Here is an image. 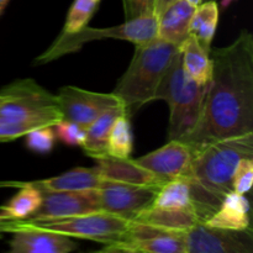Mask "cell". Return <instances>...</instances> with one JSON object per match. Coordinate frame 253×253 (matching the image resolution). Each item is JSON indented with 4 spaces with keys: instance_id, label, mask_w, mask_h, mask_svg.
Instances as JSON below:
<instances>
[{
    "instance_id": "obj_19",
    "label": "cell",
    "mask_w": 253,
    "mask_h": 253,
    "mask_svg": "<svg viewBox=\"0 0 253 253\" xmlns=\"http://www.w3.org/2000/svg\"><path fill=\"white\" fill-rule=\"evenodd\" d=\"M0 187L19 188V192L0 207V216L5 219H30L41 205L42 192L31 182H1Z\"/></svg>"
},
{
    "instance_id": "obj_35",
    "label": "cell",
    "mask_w": 253,
    "mask_h": 253,
    "mask_svg": "<svg viewBox=\"0 0 253 253\" xmlns=\"http://www.w3.org/2000/svg\"><path fill=\"white\" fill-rule=\"evenodd\" d=\"M188 1H189L192 5H194V6H198L200 2H203V0H188Z\"/></svg>"
},
{
    "instance_id": "obj_27",
    "label": "cell",
    "mask_w": 253,
    "mask_h": 253,
    "mask_svg": "<svg viewBox=\"0 0 253 253\" xmlns=\"http://www.w3.org/2000/svg\"><path fill=\"white\" fill-rule=\"evenodd\" d=\"M25 136H26L27 148L32 152L41 153V155L51 152L56 141V135L52 130V126L35 128Z\"/></svg>"
},
{
    "instance_id": "obj_24",
    "label": "cell",
    "mask_w": 253,
    "mask_h": 253,
    "mask_svg": "<svg viewBox=\"0 0 253 253\" xmlns=\"http://www.w3.org/2000/svg\"><path fill=\"white\" fill-rule=\"evenodd\" d=\"M152 207L161 209H195L188 178H177L166 182L158 190Z\"/></svg>"
},
{
    "instance_id": "obj_31",
    "label": "cell",
    "mask_w": 253,
    "mask_h": 253,
    "mask_svg": "<svg viewBox=\"0 0 253 253\" xmlns=\"http://www.w3.org/2000/svg\"><path fill=\"white\" fill-rule=\"evenodd\" d=\"M21 227V220H10L0 216V232L6 234V232H14Z\"/></svg>"
},
{
    "instance_id": "obj_34",
    "label": "cell",
    "mask_w": 253,
    "mask_h": 253,
    "mask_svg": "<svg viewBox=\"0 0 253 253\" xmlns=\"http://www.w3.org/2000/svg\"><path fill=\"white\" fill-rule=\"evenodd\" d=\"M232 1H234V0H221V6L222 7H227L230 4H231Z\"/></svg>"
},
{
    "instance_id": "obj_32",
    "label": "cell",
    "mask_w": 253,
    "mask_h": 253,
    "mask_svg": "<svg viewBox=\"0 0 253 253\" xmlns=\"http://www.w3.org/2000/svg\"><path fill=\"white\" fill-rule=\"evenodd\" d=\"M175 0H156V4H155V15L156 16H160L161 12L170 5L172 2H174Z\"/></svg>"
},
{
    "instance_id": "obj_16",
    "label": "cell",
    "mask_w": 253,
    "mask_h": 253,
    "mask_svg": "<svg viewBox=\"0 0 253 253\" xmlns=\"http://www.w3.org/2000/svg\"><path fill=\"white\" fill-rule=\"evenodd\" d=\"M188 0H175L168 5L158 19L157 36L169 43L179 46L189 36V24L195 10Z\"/></svg>"
},
{
    "instance_id": "obj_12",
    "label": "cell",
    "mask_w": 253,
    "mask_h": 253,
    "mask_svg": "<svg viewBox=\"0 0 253 253\" xmlns=\"http://www.w3.org/2000/svg\"><path fill=\"white\" fill-rule=\"evenodd\" d=\"M98 189L73 192H43L37 211L26 220H53L100 211Z\"/></svg>"
},
{
    "instance_id": "obj_15",
    "label": "cell",
    "mask_w": 253,
    "mask_h": 253,
    "mask_svg": "<svg viewBox=\"0 0 253 253\" xmlns=\"http://www.w3.org/2000/svg\"><path fill=\"white\" fill-rule=\"evenodd\" d=\"M96 162L99 174L103 179L113 182L130 183L138 185H156L162 187L166 182L156 177L153 173L138 165L136 160L118 158L109 155H101L94 158Z\"/></svg>"
},
{
    "instance_id": "obj_36",
    "label": "cell",
    "mask_w": 253,
    "mask_h": 253,
    "mask_svg": "<svg viewBox=\"0 0 253 253\" xmlns=\"http://www.w3.org/2000/svg\"><path fill=\"white\" fill-rule=\"evenodd\" d=\"M5 99H6V96H5L4 94H2V93H0V104H1L2 101L5 100Z\"/></svg>"
},
{
    "instance_id": "obj_3",
    "label": "cell",
    "mask_w": 253,
    "mask_h": 253,
    "mask_svg": "<svg viewBox=\"0 0 253 253\" xmlns=\"http://www.w3.org/2000/svg\"><path fill=\"white\" fill-rule=\"evenodd\" d=\"M0 93V142L22 137L35 128L52 126L63 119L57 96L32 79H20Z\"/></svg>"
},
{
    "instance_id": "obj_5",
    "label": "cell",
    "mask_w": 253,
    "mask_h": 253,
    "mask_svg": "<svg viewBox=\"0 0 253 253\" xmlns=\"http://www.w3.org/2000/svg\"><path fill=\"white\" fill-rule=\"evenodd\" d=\"M207 86L187 76L179 49L155 94V100H165L169 106L168 140H184L193 132L202 114Z\"/></svg>"
},
{
    "instance_id": "obj_33",
    "label": "cell",
    "mask_w": 253,
    "mask_h": 253,
    "mask_svg": "<svg viewBox=\"0 0 253 253\" xmlns=\"http://www.w3.org/2000/svg\"><path fill=\"white\" fill-rule=\"evenodd\" d=\"M10 0H0V15H1V12L4 11L5 6L7 5V2H9Z\"/></svg>"
},
{
    "instance_id": "obj_23",
    "label": "cell",
    "mask_w": 253,
    "mask_h": 253,
    "mask_svg": "<svg viewBox=\"0 0 253 253\" xmlns=\"http://www.w3.org/2000/svg\"><path fill=\"white\" fill-rule=\"evenodd\" d=\"M219 21V7L215 0L200 2L194 10L189 24V36L194 37L198 43L210 52L212 40Z\"/></svg>"
},
{
    "instance_id": "obj_30",
    "label": "cell",
    "mask_w": 253,
    "mask_h": 253,
    "mask_svg": "<svg viewBox=\"0 0 253 253\" xmlns=\"http://www.w3.org/2000/svg\"><path fill=\"white\" fill-rule=\"evenodd\" d=\"M156 0H124L126 20L155 15Z\"/></svg>"
},
{
    "instance_id": "obj_8",
    "label": "cell",
    "mask_w": 253,
    "mask_h": 253,
    "mask_svg": "<svg viewBox=\"0 0 253 253\" xmlns=\"http://www.w3.org/2000/svg\"><path fill=\"white\" fill-rule=\"evenodd\" d=\"M185 231L168 230L132 221L120 242L105 246L104 252L128 253H187Z\"/></svg>"
},
{
    "instance_id": "obj_6",
    "label": "cell",
    "mask_w": 253,
    "mask_h": 253,
    "mask_svg": "<svg viewBox=\"0 0 253 253\" xmlns=\"http://www.w3.org/2000/svg\"><path fill=\"white\" fill-rule=\"evenodd\" d=\"M157 29L158 19L156 15L126 20L124 24L108 27V29H93L86 25L83 29L73 34L62 32L58 39L53 42V44L36 59V63H48L64 54L78 51L86 42L96 41V40L116 39L128 41L135 46L145 44L157 37Z\"/></svg>"
},
{
    "instance_id": "obj_20",
    "label": "cell",
    "mask_w": 253,
    "mask_h": 253,
    "mask_svg": "<svg viewBox=\"0 0 253 253\" xmlns=\"http://www.w3.org/2000/svg\"><path fill=\"white\" fill-rule=\"evenodd\" d=\"M132 221L177 231H187L190 227L204 222L195 209H161L148 207L136 215Z\"/></svg>"
},
{
    "instance_id": "obj_37",
    "label": "cell",
    "mask_w": 253,
    "mask_h": 253,
    "mask_svg": "<svg viewBox=\"0 0 253 253\" xmlns=\"http://www.w3.org/2000/svg\"><path fill=\"white\" fill-rule=\"evenodd\" d=\"M2 235H4V234H1V232H0V239H1V237H2Z\"/></svg>"
},
{
    "instance_id": "obj_29",
    "label": "cell",
    "mask_w": 253,
    "mask_h": 253,
    "mask_svg": "<svg viewBox=\"0 0 253 253\" xmlns=\"http://www.w3.org/2000/svg\"><path fill=\"white\" fill-rule=\"evenodd\" d=\"M253 182V158H244L239 162L232 178L234 192L246 194L251 190Z\"/></svg>"
},
{
    "instance_id": "obj_2",
    "label": "cell",
    "mask_w": 253,
    "mask_h": 253,
    "mask_svg": "<svg viewBox=\"0 0 253 253\" xmlns=\"http://www.w3.org/2000/svg\"><path fill=\"white\" fill-rule=\"evenodd\" d=\"M247 157L253 158V132L214 141L194 152L187 178L193 204L204 222L234 190L235 169Z\"/></svg>"
},
{
    "instance_id": "obj_26",
    "label": "cell",
    "mask_w": 253,
    "mask_h": 253,
    "mask_svg": "<svg viewBox=\"0 0 253 253\" xmlns=\"http://www.w3.org/2000/svg\"><path fill=\"white\" fill-rule=\"evenodd\" d=\"M100 0H74L64 22V34H73L86 26Z\"/></svg>"
},
{
    "instance_id": "obj_25",
    "label": "cell",
    "mask_w": 253,
    "mask_h": 253,
    "mask_svg": "<svg viewBox=\"0 0 253 253\" xmlns=\"http://www.w3.org/2000/svg\"><path fill=\"white\" fill-rule=\"evenodd\" d=\"M133 138L128 114H121L111 126L106 143V155L118 158H128L132 153Z\"/></svg>"
},
{
    "instance_id": "obj_14",
    "label": "cell",
    "mask_w": 253,
    "mask_h": 253,
    "mask_svg": "<svg viewBox=\"0 0 253 253\" xmlns=\"http://www.w3.org/2000/svg\"><path fill=\"white\" fill-rule=\"evenodd\" d=\"M12 234L11 253H69L78 247L69 236L52 230L27 226L22 220L21 227Z\"/></svg>"
},
{
    "instance_id": "obj_18",
    "label": "cell",
    "mask_w": 253,
    "mask_h": 253,
    "mask_svg": "<svg viewBox=\"0 0 253 253\" xmlns=\"http://www.w3.org/2000/svg\"><path fill=\"white\" fill-rule=\"evenodd\" d=\"M103 178L96 167H77L48 179L31 182L43 192H73V190L98 189Z\"/></svg>"
},
{
    "instance_id": "obj_11",
    "label": "cell",
    "mask_w": 253,
    "mask_h": 253,
    "mask_svg": "<svg viewBox=\"0 0 253 253\" xmlns=\"http://www.w3.org/2000/svg\"><path fill=\"white\" fill-rule=\"evenodd\" d=\"M56 96L64 120L85 128L109 109L125 106L114 93H96L73 85L61 88Z\"/></svg>"
},
{
    "instance_id": "obj_28",
    "label": "cell",
    "mask_w": 253,
    "mask_h": 253,
    "mask_svg": "<svg viewBox=\"0 0 253 253\" xmlns=\"http://www.w3.org/2000/svg\"><path fill=\"white\" fill-rule=\"evenodd\" d=\"M54 135L58 137L63 143L68 146H82L84 145L85 141V127L73 123V121L64 120L62 119L61 121L53 126Z\"/></svg>"
},
{
    "instance_id": "obj_1",
    "label": "cell",
    "mask_w": 253,
    "mask_h": 253,
    "mask_svg": "<svg viewBox=\"0 0 253 253\" xmlns=\"http://www.w3.org/2000/svg\"><path fill=\"white\" fill-rule=\"evenodd\" d=\"M212 71L202 114L184 138L193 152L214 141L253 132V36L247 30L234 43L210 49Z\"/></svg>"
},
{
    "instance_id": "obj_21",
    "label": "cell",
    "mask_w": 253,
    "mask_h": 253,
    "mask_svg": "<svg viewBox=\"0 0 253 253\" xmlns=\"http://www.w3.org/2000/svg\"><path fill=\"white\" fill-rule=\"evenodd\" d=\"M183 69L192 81L200 85H207L210 81L212 71L210 52L203 48L197 40L188 36L187 40L180 44Z\"/></svg>"
},
{
    "instance_id": "obj_4",
    "label": "cell",
    "mask_w": 253,
    "mask_h": 253,
    "mask_svg": "<svg viewBox=\"0 0 253 253\" xmlns=\"http://www.w3.org/2000/svg\"><path fill=\"white\" fill-rule=\"evenodd\" d=\"M179 52V46L156 37L145 44L135 46L130 66L114 89L126 110H137L155 100V94Z\"/></svg>"
},
{
    "instance_id": "obj_10",
    "label": "cell",
    "mask_w": 253,
    "mask_h": 253,
    "mask_svg": "<svg viewBox=\"0 0 253 253\" xmlns=\"http://www.w3.org/2000/svg\"><path fill=\"white\" fill-rule=\"evenodd\" d=\"M160 188L103 179L98 188L101 210L132 221L136 215L152 205Z\"/></svg>"
},
{
    "instance_id": "obj_7",
    "label": "cell",
    "mask_w": 253,
    "mask_h": 253,
    "mask_svg": "<svg viewBox=\"0 0 253 253\" xmlns=\"http://www.w3.org/2000/svg\"><path fill=\"white\" fill-rule=\"evenodd\" d=\"M22 222L27 226L52 230L69 237L91 240L105 246H111L124 239L132 221L100 210L64 219L22 220Z\"/></svg>"
},
{
    "instance_id": "obj_22",
    "label": "cell",
    "mask_w": 253,
    "mask_h": 253,
    "mask_svg": "<svg viewBox=\"0 0 253 253\" xmlns=\"http://www.w3.org/2000/svg\"><path fill=\"white\" fill-rule=\"evenodd\" d=\"M128 111L125 106H119L106 110L100 116L95 119L88 127L85 128V141L82 147L84 148V152L89 157H98V156L105 155L106 153V143H108L109 133H110L111 126L118 116L121 114H125Z\"/></svg>"
},
{
    "instance_id": "obj_17",
    "label": "cell",
    "mask_w": 253,
    "mask_h": 253,
    "mask_svg": "<svg viewBox=\"0 0 253 253\" xmlns=\"http://www.w3.org/2000/svg\"><path fill=\"white\" fill-rule=\"evenodd\" d=\"M212 227L226 230H246L250 225V203L244 194L230 192L216 211L205 221Z\"/></svg>"
},
{
    "instance_id": "obj_13",
    "label": "cell",
    "mask_w": 253,
    "mask_h": 253,
    "mask_svg": "<svg viewBox=\"0 0 253 253\" xmlns=\"http://www.w3.org/2000/svg\"><path fill=\"white\" fill-rule=\"evenodd\" d=\"M194 152L182 140H168L165 146L148 155L137 158L136 162L163 182L187 177Z\"/></svg>"
},
{
    "instance_id": "obj_9",
    "label": "cell",
    "mask_w": 253,
    "mask_h": 253,
    "mask_svg": "<svg viewBox=\"0 0 253 253\" xmlns=\"http://www.w3.org/2000/svg\"><path fill=\"white\" fill-rule=\"evenodd\" d=\"M187 253H252L251 227L246 230H226L212 227L205 222L184 232Z\"/></svg>"
}]
</instances>
